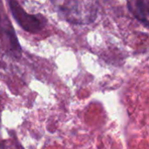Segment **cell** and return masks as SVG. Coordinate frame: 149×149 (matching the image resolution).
<instances>
[{
	"label": "cell",
	"instance_id": "obj_1",
	"mask_svg": "<svg viewBox=\"0 0 149 149\" xmlns=\"http://www.w3.org/2000/svg\"><path fill=\"white\" fill-rule=\"evenodd\" d=\"M59 15L73 24H89L97 17V2L93 1H65L57 2Z\"/></svg>",
	"mask_w": 149,
	"mask_h": 149
},
{
	"label": "cell",
	"instance_id": "obj_2",
	"mask_svg": "<svg viewBox=\"0 0 149 149\" xmlns=\"http://www.w3.org/2000/svg\"><path fill=\"white\" fill-rule=\"evenodd\" d=\"M8 4L12 17L18 25L25 31L38 33L43 30L45 25V21L44 18L38 15L29 14L16 1H9Z\"/></svg>",
	"mask_w": 149,
	"mask_h": 149
},
{
	"label": "cell",
	"instance_id": "obj_3",
	"mask_svg": "<svg viewBox=\"0 0 149 149\" xmlns=\"http://www.w3.org/2000/svg\"><path fill=\"white\" fill-rule=\"evenodd\" d=\"M127 8L129 11L146 27L148 26L149 21V1L135 0L127 2Z\"/></svg>",
	"mask_w": 149,
	"mask_h": 149
}]
</instances>
